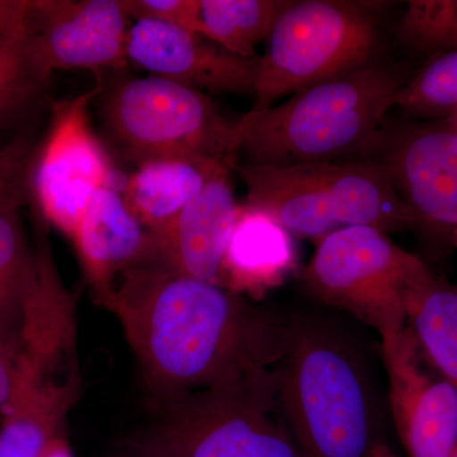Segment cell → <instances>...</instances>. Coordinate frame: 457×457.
Returning <instances> with one entry per match:
<instances>
[{
	"instance_id": "cell-1",
	"label": "cell",
	"mask_w": 457,
	"mask_h": 457,
	"mask_svg": "<svg viewBox=\"0 0 457 457\" xmlns=\"http://www.w3.org/2000/svg\"><path fill=\"white\" fill-rule=\"evenodd\" d=\"M119 318L159 404L270 371L290 320L220 285L141 260L102 300Z\"/></svg>"
},
{
	"instance_id": "cell-2",
	"label": "cell",
	"mask_w": 457,
	"mask_h": 457,
	"mask_svg": "<svg viewBox=\"0 0 457 457\" xmlns=\"http://www.w3.org/2000/svg\"><path fill=\"white\" fill-rule=\"evenodd\" d=\"M404 83L393 69L369 64L246 112L234 123L237 162L286 167L369 155Z\"/></svg>"
},
{
	"instance_id": "cell-3",
	"label": "cell",
	"mask_w": 457,
	"mask_h": 457,
	"mask_svg": "<svg viewBox=\"0 0 457 457\" xmlns=\"http://www.w3.org/2000/svg\"><path fill=\"white\" fill-rule=\"evenodd\" d=\"M276 407L306 457H366L375 444V405L365 369L341 336L290 320L270 369Z\"/></svg>"
},
{
	"instance_id": "cell-4",
	"label": "cell",
	"mask_w": 457,
	"mask_h": 457,
	"mask_svg": "<svg viewBox=\"0 0 457 457\" xmlns=\"http://www.w3.org/2000/svg\"><path fill=\"white\" fill-rule=\"evenodd\" d=\"M246 204L269 213L293 236L323 239L350 227L384 231L417 225L383 164L368 161L286 165L236 164Z\"/></svg>"
},
{
	"instance_id": "cell-5",
	"label": "cell",
	"mask_w": 457,
	"mask_h": 457,
	"mask_svg": "<svg viewBox=\"0 0 457 457\" xmlns=\"http://www.w3.org/2000/svg\"><path fill=\"white\" fill-rule=\"evenodd\" d=\"M125 445L152 457H306L279 416L270 370L162 403Z\"/></svg>"
},
{
	"instance_id": "cell-6",
	"label": "cell",
	"mask_w": 457,
	"mask_h": 457,
	"mask_svg": "<svg viewBox=\"0 0 457 457\" xmlns=\"http://www.w3.org/2000/svg\"><path fill=\"white\" fill-rule=\"evenodd\" d=\"M29 183L26 155L0 162V336L31 359L53 360L71 347V299L49 245L29 251L21 220Z\"/></svg>"
},
{
	"instance_id": "cell-7",
	"label": "cell",
	"mask_w": 457,
	"mask_h": 457,
	"mask_svg": "<svg viewBox=\"0 0 457 457\" xmlns=\"http://www.w3.org/2000/svg\"><path fill=\"white\" fill-rule=\"evenodd\" d=\"M371 8L370 3L348 0H291L258 60L248 112H261L300 90L369 65L378 44Z\"/></svg>"
},
{
	"instance_id": "cell-8",
	"label": "cell",
	"mask_w": 457,
	"mask_h": 457,
	"mask_svg": "<svg viewBox=\"0 0 457 457\" xmlns=\"http://www.w3.org/2000/svg\"><path fill=\"white\" fill-rule=\"evenodd\" d=\"M104 119L137 167L161 159H197L236 168L234 123L201 90L152 74L123 80L104 99Z\"/></svg>"
},
{
	"instance_id": "cell-9",
	"label": "cell",
	"mask_w": 457,
	"mask_h": 457,
	"mask_svg": "<svg viewBox=\"0 0 457 457\" xmlns=\"http://www.w3.org/2000/svg\"><path fill=\"white\" fill-rule=\"evenodd\" d=\"M427 270L384 231L350 227L319 240L303 279L315 297L350 312L384 341L408 327L409 288Z\"/></svg>"
},
{
	"instance_id": "cell-10",
	"label": "cell",
	"mask_w": 457,
	"mask_h": 457,
	"mask_svg": "<svg viewBox=\"0 0 457 457\" xmlns=\"http://www.w3.org/2000/svg\"><path fill=\"white\" fill-rule=\"evenodd\" d=\"M99 92L98 84L54 104L49 132L29 176L42 216L73 237L93 194L110 186V162L88 119L90 101Z\"/></svg>"
},
{
	"instance_id": "cell-11",
	"label": "cell",
	"mask_w": 457,
	"mask_h": 457,
	"mask_svg": "<svg viewBox=\"0 0 457 457\" xmlns=\"http://www.w3.org/2000/svg\"><path fill=\"white\" fill-rule=\"evenodd\" d=\"M370 154L389 171L418 224L451 237L457 228L455 121L447 117L383 130Z\"/></svg>"
},
{
	"instance_id": "cell-12",
	"label": "cell",
	"mask_w": 457,
	"mask_h": 457,
	"mask_svg": "<svg viewBox=\"0 0 457 457\" xmlns=\"http://www.w3.org/2000/svg\"><path fill=\"white\" fill-rule=\"evenodd\" d=\"M129 21L122 0H32L27 45L47 78L120 68L128 62Z\"/></svg>"
},
{
	"instance_id": "cell-13",
	"label": "cell",
	"mask_w": 457,
	"mask_h": 457,
	"mask_svg": "<svg viewBox=\"0 0 457 457\" xmlns=\"http://www.w3.org/2000/svg\"><path fill=\"white\" fill-rule=\"evenodd\" d=\"M396 431L409 457H449L457 445V394L429 374L411 327L381 341Z\"/></svg>"
},
{
	"instance_id": "cell-14",
	"label": "cell",
	"mask_w": 457,
	"mask_h": 457,
	"mask_svg": "<svg viewBox=\"0 0 457 457\" xmlns=\"http://www.w3.org/2000/svg\"><path fill=\"white\" fill-rule=\"evenodd\" d=\"M231 170V165H221L176 216L147 230L146 260L174 275L220 285L222 261L239 210Z\"/></svg>"
},
{
	"instance_id": "cell-15",
	"label": "cell",
	"mask_w": 457,
	"mask_h": 457,
	"mask_svg": "<svg viewBox=\"0 0 457 457\" xmlns=\"http://www.w3.org/2000/svg\"><path fill=\"white\" fill-rule=\"evenodd\" d=\"M129 62L152 75L201 92L254 93L258 60L243 59L179 27L135 21L126 47Z\"/></svg>"
},
{
	"instance_id": "cell-16",
	"label": "cell",
	"mask_w": 457,
	"mask_h": 457,
	"mask_svg": "<svg viewBox=\"0 0 457 457\" xmlns=\"http://www.w3.org/2000/svg\"><path fill=\"white\" fill-rule=\"evenodd\" d=\"M74 239L101 302L112 290L114 276L144 260L149 245L147 228L111 186L93 194Z\"/></svg>"
},
{
	"instance_id": "cell-17",
	"label": "cell",
	"mask_w": 457,
	"mask_h": 457,
	"mask_svg": "<svg viewBox=\"0 0 457 457\" xmlns=\"http://www.w3.org/2000/svg\"><path fill=\"white\" fill-rule=\"evenodd\" d=\"M296 263L293 234L269 213L239 206L222 261L220 279L227 290L262 297L281 285Z\"/></svg>"
},
{
	"instance_id": "cell-18",
	"label": "cell",
	"mask_w": 457,
	"mask_h": 457,
	"mask_svg": "<svg viewBox=\"0 0 457 457\" xmlns=\"http://www.w3.org/2000/svg\"><path fill=\"white\" fill-rule=\"evenodd\" d=\"M55 365L26 359L22 381L0 429V457H40L74 402L77 384L69 376L60 384Z\"/></svg>"
},
{
	"instance_id": "cell-19",
	"label": "cell",
	"mask_w": 457,
	"mask_h": 457,
	"mask_svg": "<svg viewBox=\"0 0 457 457\" xmlns=\"http://www.w3.org/2000/svg\"><path fill=\"white\" fill-rule=\"evenodd\" d=\"M221 165L231 164L197 159L146 162L129 177L123 200L141 224L153 230L176 216Z\"/></svg>"
},
{
	"instance_id": "cell-20",
	"label": "cell",
	"mask_w": 457,
	"mask_h": 457,
	"mask_svg": "<svg viewBox=\"0 0 457 457\" xmlns=\"http://www.w3.org/2000/svg\"><path fill=\"white\" fill-rule=\"evenodd\" d=\"M407 317L423 359L457 394V288L427 270L409 288Z\"/></svg>"
},
{
	"instance_id": "cell-21",
	"label": "cell",
	"mask_w": 457,
	"mask_h": 457,
	"mask_svg": "<svg viewBox=\"0 0 457 457\" xmlns=\"http://www.w3.org/2000/svg\"><path fill=\"white\" fill-rule=\"evenodd\" d=\"M291 0H201L203 37L233 55L255 59Z\"/></svg>"
},
{
	"instance_id": "cell-22",
	"label": "cell",
	"mask_w": 457,
	"mask_h": 457,
	"mask_svg": "<svg viewBox=\"0 0 457 457\" xmlns=\"http://www.w3.org/2000/svg\"><path fill=\"white\" fill-rule=\"evenodd\" d=\"M26 32L0 36V131L25 128L46 101L50 78L33 60Z\"/></svg>"
},
{
	"instance_id": "cell-23",
	"label": "cell",
	"mask_w": 457,
	"mask_h": 457,
	"mask_svg": "<svg viewBox=\"0 0 457 457\" xmlns=\"http://www.w3.org/2000/svg\"><path fill=\"white\" fill-rule=\"evenodd\" d=\"M396 107L420 121L456 114L457 50L436 55L414 77L405 80Z\"/></svg>"
},
{
	"instance_id": "cell-24",
	"label": "cell",
	"mask_w": 457,
	"mask_h": 457,
	"mask_svg": "<svg viewBox=\"0 0 457 457\" xmlns=\"http://www.w3.org/2000/svg\"><path fill=\"white\" fill-rule=\"evenodd\" d=\"M399 29L405 44L420 53L457 50V0H411Z\"/></svg>"
},
{
	"instance_id": "cell-25",
	"label": "cell",
	"mask_w": 457,
	"mask_h": 457,
	"mask_svg": "<svg viewBox=\"0 0 457 457\" xmlns=\"http://www.w3.org/2000/svg\"><path fill=\"white\" fill-rule=\"evenodd\" d=\"M129 18L155 21L203 36L201 0H122Z\"/></svg>"
},
{
	"instance_id": "cell-26",
	"label": "cell",
	"mask_w": 457,
	"mask_h": 457,
	"mask_svg": "<svg viewBox=\"0 0 457 457\" xmlns=\"http://www.w3.org/2000/svg\"><path fill=\"white\" fill-rule=\"evenodd\" d=\"M26 357L13 343L0 336V414L3 416L11 411L20 390Z\"/></svg>"
},
{
	"instance_id": "cell-27",
	"label": "cell",
	"mask_w": 457,
	"mask_h": 457,
	"mask_svg": "<svg viewBox=\"0 0 457 457\" xmlns=\"http://www.w3.org/2000/svg\"><path fill=\"white\" fill-rule=\"evenodd\" d=\"M32 0H0V36L27 31Z\"/></svg>"
},
{
	"instance_id": "cell-28",
	"label": "cell",
	"mask_w": 457,
	"mask_h": 457,
	"mask_svg": "<svg viewBox=\"0 0 457 457\" xmlns=\"http://www.w3.org/2000/svg\"><path fill=\"white\" fill-rule=\"evenodd\" d=\"M40 457H73L68 444L60 437L53 438L42 451Z\"/></svg>"
},
{
	"instance_id": "cell-29",
	"label": "cell",
	"mask_w": 457,
	"mask_h": 457,
	"mask_svg": "<svg viewBox=\"0 0 457 457\" xmlns=\"http://www.w3.org/2000/svg\"><path fill=\"white\" fill-rule=\"evenodd\" d=\"M366 457H396V455L389 445L385 444V442L376 441Z\"/></svg>"
},
{
	"instance_id": "cell-30",
	"label": "cell",
	"mask_w": 457,
	"mask_h": 457,
	"mask_svg": "<svg viewBox=\"0 0 457 457\" xmlns=\"http://www.w3.org/2000/svg\"><path fill=\"white\" fill-rule=\"evenodd\" d=\"M108 457H152L147 456L145 453H139V451L131 449L128 445L122 444V446L119 450L114 451Z\"/></svg>"
},
{
	"instance_id": "cell-31",
	"label": "cell",
	"mask_w": 457,
	"mask_h": 457,
	"mask_svg": "<svg viewBox=\"0 0 457 457\" xmlns=\"http://www.w3.org/2000/svg\"><path fill=\"white\" fill-rule=\"evenodd\" d=\"M450 240L451 243H453V245L456 246L457 248V228H455V230H453V233L451 234Z\"/></svg>"
},
{
	"instance_id": "cell-32",
	"label": "cell",
	"mask_w": 457,
	"mask_h": 457,
	"mask_svg": "<svg viewBox=\"0 0 457 457\" xmlns=\"http://www.w3.org/2000/svg\"><path fill=\"white\" fill-rule=\"evenodd\" d=\"M449 457H457V445L455 446V449L451 451V453H450Z\"/></svg>"
},
{
	"instance_id": "cell-33",
	"label": "cell",
	"mask_w": 457,
	"mask_h": 457,
	"mask_svg": "<svg viewBox=\"0 0 457 457\" xmlns=\"http://www.w3.org/2000/svg\"><path fill=\"white\" fill-rule=\"evenodd\" d=\"M451 119L453 120V121H455L456 125H457V113L456 114H453V117H451Z\"/></svg>"
}]
</instances>
